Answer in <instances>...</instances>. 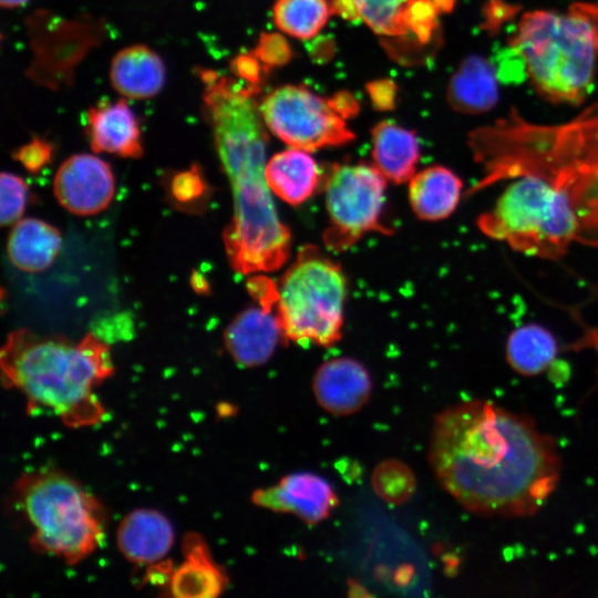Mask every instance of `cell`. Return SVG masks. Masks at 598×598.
I'll return each instance as SVG.
<instances>
[{
	"label": "cell",
	"mask_w": 598,
	"mask_h": 598,
	"mask_svg": "<svg viewBox=\"0 0 598 598\" xmlns=\"http://www.w3.org/2000/svg\"><path fill=\"white\" fill-rule=\"evenodd\" d=\"M467 145L482 174L465 196L507 183L477 216L483 235L551 261L574 244L598 249V101L559 124L513 109L471 131Z\"/></svg>",
	"instance_id": "cell-1"
},
{
	"label": "cell",
	"mask_w": 598,
	"mask_h": 598,
	"mask_svg": "<svg viewBox=\"0 0 598 598\" xmlns=\"http://www.w3.org/2000/svg\"><path fill=\"white\" fill-rule=\"evenodd\" d=\"M427 460L441 487L480 516L535 514L561 472L553 437L530 417L481 399L434 416Z\"/></svg>",
	"instance_id": "cell-2"
},
{
	"label": "cell",
	"mask_w": 598,
	"mask_h": 598,
	"mask_svg": "<svg viewBox=\"0 0 598 598\" xmlns=\"http://www.w3.org/2000/svg\"><path fill=\"white\" fill-rule=\"evenodd\" d=\"M203 111L233 197V217L223 231L227 259L241 275L278 270L288 260L291 235L280 220L266 179L268 136L255 96L243 85L209 69H197Z\"/></svg>",
	"instance_id": "cell-3"
},
{
	"label": "cell",
	"mask_w": 598,
	"mask_h": 598,
	"mask_svg": "<svg viewBox=\"0 0 598 598\" xmlns=\"http://www.w3.org/2000/svg\"><path fill=\"white\" fill-rule=\"evenodd\" d=\"M3 384L19 391L28 411L45 409L71 429L90 427L106 410L94 390L114 374L109 344L93 332L73 341L21 328L1 348Z\"/></svg>",
	"instance_id": "cell-4"
},
{
	"label": "cell",
	"mask_w": 598,
	"mask_h": 598,
	"mask_svg": "<svg viewBox=\"0 0 598 598\" xmlns=\"http://www.w3.org/2000/svg\"><path fill=\"white\" fill-rule=\"evenodd\" d=\"M509 44L537 93L549 102L579 104L595 78L598 3L576 2L564 13L526 12Z\"/></svg>",
	"instance_id": "cell-5"
},
{
	"label": "cell",
	"mask_w": 598,
	"mask_h": 598,
	"mask_svg": "<svg viewBox=\"0 0 598 598\" xmlns=\"http://www.w3.org/2000/svg\"><path fill=\"white\" fill-rule=\"evenodd\" d=\"M13 499L32 533L30 547L68 565H75L102 544L106 511L103 504L71 475L41 468L22 474L13 486Z\"/></svg>",
	"instance_id": "cell-6"
},
{
	"label": "cell",
	"mask_w": 598,
	"mask_h": 598,
	"mask_svg": "<svg viewBox=\"0 0 598 598\" xmlns=\"http://www.w3.org/2000/svg\"><path fill=\"white\" fill-rule=\"evenodd\" d=\"M347 279L316 246L302 247L279 285L277 315L286 341L331 347L341 339Z\"/></svg>",
	"instance_id": "cell-7"
},
{
	"label": "cell",
	"mask_w": 598,
	"mask_h": 598,
	"mask_svg": "<svg viewBox=\"0 0 598 598\" xmlns=\"http://www.w3.org/2000/svg\"><path fill=\"white\" fill-rule=\"evenodd\" d=\"M386 178L364 163L334 164L324 178L329 225L326 246L343 251L370 231L389 234L381 223Z\"/></svg>",
	"instance_id": "cell-8"
},
{
	"label": "cell",
	"mask_w": 598,
	"mask_h": 598,
	"mask_svg": "<svg viewBox=\"0 0 598 598\" xmlns=\"http://www.w3.org/2000/svg\"><path fill=\"white\" fill-rule=\"evenodd\" d=\"M267 128L287 145L308 152L348 144L354 138L344 118L302 85H283L259 105Z\"/></svg>",
	"instance_id": "cell-9"
},
{
	"label": "cell",
	"mask_w": 598,
	"mask_h": 598,
	"mask_svg": "<svg viewBox=\"0 0 598 598\" xmlns=\"http://www.w3.org/2000/svg\"><path fill=\"white\" fill-rule=\"evenodd\" d=\"M255 305L240 311L224 331V344L231 359L245 368L268 362L286 341L277 315L278 285L265 276L248 280Z\"/></svg>",
	"instance_id": "cell-10"
},
{
	"label": "cell",
	"mask_w": 598,
	"mask_h": 598,
	"mask_svg": "<svg viewBox=\"0 0 598 598\" xmlns=\"http://www.w3.org/2000/svg\"><path fill=\"white\" fill-rule=\"evenodd\" d=\"M53 194L59 204L73 215L99 214L111 204L115 194L112 168L95 155H72L56 169Z\"/></svg>",
	"instance_id": "cell-11"
},
{
	"label": "cell",
	"mask_w": 598,
	"mask_h": 598,
	"mask_svg": "<svg viewBox=\"0 0 598 598\" xmlns=\"http://www.w3.org/2000/svg\"><path fill=\"white\" fill-rule=\"evenodd\" d=\"M251 502L261 508L297 516L309 525L327 519L338 505V496L330 483L311 472H296L275 485L258 488Z\"/></svg>",
	"instance_id": "cell-12"
},
{
	"label": "cell",
	"mask_w": 598,
	"mask_h": 598,
	"mask_svg": "<svg viewBox=\"0 0 598 598\" xmlns=\"http://www.w3.org/2000/svg\"><path fill=\"white\" fill-rule=\"evenodd\" d=\"M372 382L367 368L355 359L327 360L316 371L312 392L318 404L337 416L351 415L369 401Z\"/></svg>",
	"instance_id": "cell-13"
},
{
	"label": "cell",
	"mask_w": 598,
	"mask_h": 598,
	"mask_svg": "<svg viewBox=\"0 0 598 598\" xmlns=\"http://www.w3.org/2000/svg\"><path fill=\"white\" fill-rule=\"evenodd\" d=\"M115 538L117 549L127 561L150 567L164 561L174 545L175 534L164 514L137 508L121 519Z\"/></svg>",
	"instance_id": "cell-14"
},
{
	"label": "cell",
	"mask_w": 598,
	"mask_h": 598,
	"mask_svg": "<svg viewBox=\"0 0 598 598\" xmlns=\"http://www.w3.org/2000/svg\"><path fill=\"white\" fill-rule=\"evenodd\" d=\"M183 560L173 568L166 595L175 598H216L228 586L224 568L215 561L204 538L188 533L182 543Z\"/></svg>",
	"instance_id": "cell-15"
},
{
	"label": "cell",
	"mask_w": 598,
	"mask_h": 598,
	"mask_svg": "<svg viewBox=\"0 0 598 598\" xmlns=\"http://www.w3.org/2000/svg\"><path fill=\"white\" fill-rule=\"evenodd\" d=\"M86 132L94 153L125 158L143 156L138 120L124 99L92 106L86 115Z\"/></svg>",
	"instance_id": "cell-16"
},
{
	"label": "cell",
	"mask_w": 598,
	"mask_h": 598,
	"mask_svg": "<svg viewBox=\"0 0 598 598\" xmlns=\"http://www.w3.org/2000/svg\"><path fill=\"white\" fill-rule=\"evenodd\" d=\"M166 70L162 58L144 44L120 50L112 59L110 80L113 89L125 97L144 100L155 96L165 84Z\"/></svg>",
	"instance_id": "cell-17"
},
{
	"label": "cell",
	"mask_w": 598,
	"mask_h": 598,
	"mask_svg": "<svg viewBox=\"0 0 598 598\" xmlns=\"http://www.w3.org/2000/svg\"><path fill=\"white\" fill-rule=\"evenodd\" d=\"M463 188V181L452 169L433 165L415 173L410 179L409 202L420 219L439 221L455 212Z\"/></svg>",
	"instance_id": "cell-18"
},
{
	"label": "cell",
	"mask_w": 598,
	"mask_h": 598,
	"mask_svg": "<svg viewBox=\"0 0 598 598\" xmlns=\"http://www.w3.org/2000/svg\"><path fill=\"white\" fill-rule=\"evenodd\" d=\"M451 107L464 114H482L492 110L498 100L496 69L485 58H465L446 87Z\"/></svg>",
	"instance_id": "cell-19"
},
{
	"label": "cell",
	"mask_w": 598,
	"mask_h": 598,
	"mask_svg": "<svg viewBox=\"0 0 598 598\" xmlns=\"http://www.w3.org/2000/svg\"><path fill=\"white\" fill-rule=\"evenodd\" d=\"M266 179L272 194L296 206L316 193L322 174L308 151L291 147L270 157Z\"/></svg>",
	"instance_id": "cell-20"
},
{
	"label": "cell",
	"mask_w": 598,
	"mask_h": 598,
	"mask_svg": "<svg viewBox=\"0 0 598 598\" xmlns=\"http://www.w3.org/2000/svg\"><path fill=\"white\" fill-rule=\"evenodd\" d=\"M374 167L393 184L410 182L420 159V144L413 131L388 121L372 128Z\"/></svg>",
	"instance_id": "cell-21"
},
{
	"label": "cell",
	"mask_w": 598,
	"mask_h": 598,
	"mask_svg": "<svg viewBox=\"0 0 598 598\" xmlns=\"http://www.w3.org/2000/svg\"><path fill=\"white\" fill-rule=\"evenodd\" d=\"M61 245L58 228L38 218H22L14 223L9 233L7 254L16 268L40 272L52 265Z\"/></svg>",
	"instance_id": "cell-22"
},
{
	"label": "cell",
	"mask_w": 598,
	"mask_h": 598,
	"mask_svg": "<svg viewBox=\"0 0 598 598\" xmlns=\"http://www.w3.org/2000/svg\"><path fill=\"white\" fill-rule=\"evenodd\" d=\"M559 343L546 327L529 322L515 328L505 343L509 367L520 375L535 377L545 372L557 359Z\"/></svg>",
	"instance_id": "cell-23"
},
{
	"label": "cell",
	"mask_w": 598,
	"mask_h": 598,
	"mask_svg": "<svg viewBox=\"0 0 598 598\" xmlns=\"http://www.w3.org/2000/svg\"><path fill=\"white\" fill-rule=\"evenodd\" d=\"M331 12L327 0H277L272 10L277 28L300 40L317 35Z\"/></svg>",
	"instance_id": "cell-24"
},
{
	"label": "cell",
	"mask_w": 598,
	"mask_h": 598,
	"mask_svg": "<svg viewBox=\"0 0 598 598\" xmlns=\"http://www.w3.org/2000/svg\"><path fill=\"white\" fill-rule=\"evenodd\" d=\"M371 483L374 493L392 505L409 501L416 488V480L411 468L394 458L381 462L373 470Z\"/></svg>",
	"instance_id": "cell-25"
},
{
	"label": "cell",
	"mask_w": 598,
	"mask_h": 598,
	"mask_svg": "<svg viewBox=\"0 0 598 598\" xmlns=\"http://www.w3.org/2000/svg\"><path fill=\"white\" fill-rule=\"evenodd\" d=\"M359 19L384 37L409 34L404 22L406 0H352Z\"/></svg>",
	"instance_id": "cell-26"
},
{
	"label": "cell",
	"mask_w": 598,
	"mask_h": 598,
	"mask_svg": "<svg viewBox=\"0 0 598 598\" xmlns=\"http://www.w3.org/2000/svg\"><path fill=\"white\" fill-rule=\"evenodd\" d=\"M166 189L168 199L176 208L192 213L203 209L210 195V187L196 164L171 176Z\"/></svg>",
	"instance_id": "cell-27"
},
{
	"label": "cell",
	"mask_w": 598,
	"mask_h": 598,
	"mask_svg": "<svg viewBox=\"0 0 598 598\" xmlns=\"http://www.w3.org/2000/svg\"><path fill=\"white\" fill-rule=\"evenodd\" d=\"M28 185L25 181L10 172L0 177V221L2 226L17 223L27 205Z\"/></svg>",
	"instance_id": "cell-28"
},
{
	"label": "cell",
	"mask_w": 598,
	"mask_h": 598,
	"mask_svg": "<svg viewBox=\"0 0 598 598\" xmlns=\"http://www.w3.org/2000/svg\"><path fill=\"white\" fill-rule=\"evenodd\" d=\"M442 11L433 0H406L404 8V22L409 33H412L420 43L431 40L437 24V17Z\"/></svg>",
	"instance_id": "cell-29"
},
{
	"label": "cell",
	"mask_w": 598,
	"mask_h": 598,
	"mask_svg": "<svg viewBox=\"0 0 598 598\" xmlns=\"http://www.w3.org/2000/svg\"><path fill=\"white\" fill-rule=\"evenodd\" d=\"M267 72L286 64L291 58L288 42L278 33H262L252 51Z\"/></svg>",
	"instance_id": "cell-30"
},
{
	"label": "cell",
	"mask_w": 598,
	"mask_h": 598,
	"mask_svg": "<svg viewBox=\"0 0 598 598\" xmlns=\"http://www.w3.org/2000/svg\"><path fill=\"white\" fill-rule=\"evenodd\" d=\"M53 144L41 137H33L13 153L18 161L29 173H39L52 159Z\"/></svg>",
	"instance_id": "cell-31"
},
{
	"label": "cell",
	"mask_w": 598,
	"mask_h": 598,
	"mask_svg": "<svg viewBox=\"0 0 598 598\" xmlns=\"http://www.w3.org/2000/svg\"><path fill=\"white\" fill-rule=\"evenodd\" d=\"M231 72L246 84L260 87L262 74L267 72L254 52L239 54L230 62Z\"/></svg>",
	"instance_id": "cell-32"
},
{
	"label": "cell",
	"mask_w": 598,
	"mask_h": 598,
	"mask_svg": "<svg viewBox=\"0 0 598 598\" xmlns=\"http://www.w3.org/2000/svg\"><path fill=\"white\" fill-rule=\"evenodd\" d=\"M373 105L379 110H390L394 105L395 85L390 80L371 82L367 86Z\"/></svg>",
	"instance_id": "cell-33"
},
{
	"label": "cell",
	"mask_w": 598,
	"mask_h": 598,
	"mask_svg": "<svg viewBox=\"0 0 598 598\" xmlns=\"http://www.w3.org/2000/svg\"><path fill=\"white\" fill-rule=\"evenodd\" d=\"M329 101L343 118L353 116L358 112V104L349 93H338Z\"/></svg>",
	"instance_id": "cell-34"
},
{
	"label": "cell",
	"mask_w": 598,
	"mask_h": 598,
	"mask_svg": "<svg viewBox=\"0 0 598 598\" xmlns=\"http://www.w3.org/2000/svg\"><path fill=\"white\" fill-rule=\"evenodd\" d=\"M331 11L347 20L359 19L355 6L352 0H332Z\"/></svg>",
	"instance_id": "cell-35"
},
{
	"label": "cell",
	"mask_w": 598,
	"mask_h": 598,
	"mask_svg": "<svg viewBox=\"0 0 598 598\" xmlns=\"http://www.w3.org/2000/svg\"><path fill=\"white\" fill-rule=\"evenodd\" d=\"M190 285L193 289L199 293H207V291L209 290L208 282L197 271H193L192 277H190Z\"/></svg>",
	"instance_id": "cell-36"
},
{
	"label": "cell",
	"mask_w": 598,
	"mask_h": 598,
	"mask_svg": "<svg viewBox=\"0 0 598 598\" xmlns=\"http://www.w3.org/2000/svg\"><path fill=\"white\" fill-rule=\"evenodd\" d=\"M582 346L592 347L598 353V326L586 331Z\"/></svg>",
	"instance_id": "cell-37"
},
{
	"label": "cell",
	"mask_w": 598,
	"mask_h": 598,
	"mask_svg": "<svg viewBox=\"0 0 598 598\" xmlns=\"http://www.w3.org/2000/svg\"><path fill=\"white\" fill-rule=\"evenodd\" d=\"M28 0H0L3 8L12 9L23 6Z\"/></svg>",
	"instance_id": "cell-38"
}]
</instances>
